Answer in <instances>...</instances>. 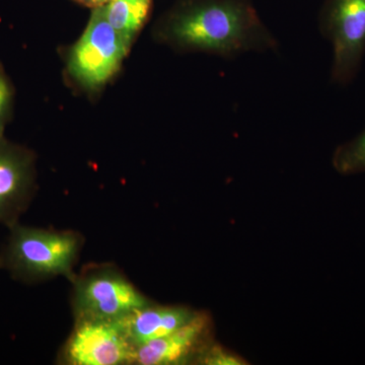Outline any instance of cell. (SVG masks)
Instances as JSON below:
<instances>
[{"label":"cell","mask_w":365,"mask_h":365,"mask_svg":"<svg viewBox=\"0 0 365 365\" xmlns=\"http://www.w3.org/2000/svg\"><path fill=\"white\" fill-rule=\"evenodd\" d=\"M160 33L178 48L225 57L277 45L252 0H182L165 16Z\"/></svg>","instance_id":"obj_1"},{"label":"cell","mask_w":365,"mask_h":365,"mask_svg":"<svg viewBox=\"0 0 365 365\" xmlns=\"http://www.w3.org/2000/svg\"><path fill=\"white\" fill-rule=\"evenodd\" d=\"M0 252V269L21 282L35 283L56 276L73 278V266L83 246L81 235L26 227L20 222L9 227Z\"/></svg>","instance_id":"obj_2"},{"label":"cell","mask_w":365,"mask_h":365,"mask_svg":"<svg viewBox=\"0 0 365 365\" xmlns=\"http://www.w3.org/2000/svg\"><path fill=\"white\" fill-rule=\"evenodd\" d=\"M72 281L76 322L119 323L150 304L123 274L111 266L88 269Z\"/></svg>","instance_id":"obj_3"},{"label":"cell","mask_w":365,"mask_h":365,"mask_svg":"<svg viewBox=\"0 0 365 365\" xmlns=\"http://www.w3.org/2000/svg\"><path fill=\"white\" fill-rule=\"evenodd\" d=\"M129 48L106 19L104 7H95L85 33L72 47L68 71L81 86L95 90L116 73Z\"/></svg>","instance_id":"obj_4"},{"label":"cell","mask_w":365,"mask_h":365,"mask_svg":"<svg viewBox=\"0 0 365 365\" xmlns=\"http://www.w3.org/2000/svg\"><path fill=\"white\" fill-rule=\"evenodd\" d=\"M319 28L333 45V81L348 85L365 54V0H326Z\"/></svg>","instance_id":"obj_5"},{"label":"cell","mask_w":365,"mask_h":365,"mask_svg":"<svg viewBox=\"0 0 365 365\" xmlns=\"http://www.w3.org/2000/svg\"><path fill=\"white\" fill-rule=\"evenodd\" d=\"M134 346L119 323L76 322L64 346V360L73 365L133 364Z\"/></svg>","instance_id":"obj_6"},{"label":"cell","mask_w":365,"mask_h":365,"mask_svg":"<svg viewBox=\"0 0 365 365\" xmlns=\"http://www.w3.org/2000/svg\"><path fill=\"white\" fill-rule=\"evenodd\" d=\"M35 178L33 153L0 138V225L19 222L32 200Z\"/></svg>","instance_id":"obj_7"},{"label":"cell","mask_w":365,"mask_h":365,"mask_svg":"<svg viewBox=\"0 0 365 365\" xmlns=\"http://www.w3.org/2000/svg\"><path fill=\"white\" fill-rule=\"evenodd\" d=\"M196 316L186 307H158L150 304L137 309L119 324L129 342L135 348L176 332Z\"/></svg>","instance_id":"obj_8"},{"label":"cell","mask_w":365,"mask_h":365,"mask_svg":"<svg viewBox=\"0 0 365 365\" xmlns=\"http://www.w3.org/2000/svg\"><path fill=\"white\" fill-rule=\"evenodd\" d=\"M205 324L203 317L197 314L195 319L176 332L137 346L133 364L168 365L186 362L199 344Z\"/></svg>","instance_id":"obj_9"},{"label":"cell","mask_w":365,"mask_h":365,"mask_svg":"<svg viewBox=\"0 0 365 365\" xmlns=\"http://www.w3.org/2000/svg\"><path fill=\"white\" fill-rule=\"evenodd\" d=\"M153 0H109L104 7L106 19L127 43L131 44L150 14Z\"/></svg>","instance_id":"obj_10"},{"label":"cell","mask_w":365,"mask_h":365,"mask_svg":"<svg viewBox=\"0 0 365 365\" xmlns=\"http://www.w3.org/2000/svg\"><path fill=\"white\" fill-rule=\"evenodd\" d=\"M333 165L343 175L365 172V130L337 148Z\"/></svg>","instance_id":"obj_11"},{"label":"cell","mask_w":365,"mask_h":365,"mask_svg":"<svg viewBox=\"0 0 365 365\" xmlns=\"http://www.w3.org/2000/svg\"><path fill=\"white\" fill-rule=\"evenodd\" d=\"M14 95L13 85L0 66V138L4 137L6 125L11 119Z\"/></svg>","instance_id":"obj_12"},{"label":"cell","mask_w":365,"mask_h":365,"mask_svg":"<svg viewBox=\"0 0 365 365\" xmlns=\"http://www.w3.org/2000/svg\"><path fill=\"white\" fill-rule=\"evenodd\" d=\"M208 364H240L234 357L227 355V353L215 349L208 353L205 359Z\"/></svg>","instance_id":"obj_13"},{"label":"cell","mask_w":365,"mask_h":365,"mask_svg":"<svg viewBox=\"0 0 365 365\" xmlns=\"http://www.w3.org/2000/svg\"><path fill=\"white\" fill-rule=\"evenodd\" d=\"M74 1L78 2V4H83V6L91 7V9L104 6L103 0H74Z\"/></svg>","instance_id":"obj_14"},{"label":"cell","mask_w":365,"mask_h":365,"mask_svg":"<svg viewBox=\"0 0 365 365\" xmlns=\"http://www.w3.org/2000/svg\"><path fill=\"white\" fill-rule=\"evenodd\" d=\"M108 1H109V0H103V2H104V4H107Z\"/></svg>","instance_id":"obj_15"}]
</instances>
